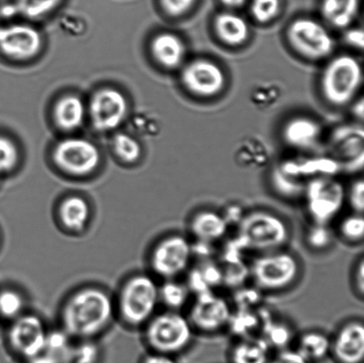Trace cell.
<instances>
[{"label":"cell","mask_w":364,"mask_h":363,"mask_svg":"<svg viewBox=\"0 0 364 363\" xmlns=\"http://www.w3.org/2000/svg\"><path fill=\"white\" fill-rule=\"evenodd\" d=\"M115 311L108 291L95 286L80 288L64 302L62 329L74 340H92L108 328Z\"/></svg>","instance_id":"cell-1"},{"label":"cell","mask_w":364,"mask_h":363,"mask_svg":"<svg viewBox=\"0 0 364 363\" xmlns=\"http://www.w3.org/2000/svg\"><path fill=\"white\" fill-rule=\"evenodd\" d=\"M290 238L288 223L277 213L267 210H253L238 222L237 239L245 250L259 254L281 250Z\"/></svg>","instance_id":"cell-2"},{"label":"cell","mask_w":364,"mask_h":363,"mask_svg":"<svg viewBox=\"0 0 364 363\" xmlns=\"http://www.w3.org/2000/svg\"><path fill=\"white\" fill-rule=\"evenodd\" d=\"M159 286L152 276L135 273L121 287L116 308L127 325H145L159 304Z\"/></svg>","instance_id":"cell-3"},{"label":"cell","mask_w":364,"mask_h":363,"mask_svg":"<svg viewBox=\"0 0 364 363\" xmlns=\"http://www.w3.org/2000/svg\"><path fill=\"white\" fill-rule=\"evenodd\" d=\"M249 271L258 290L279 293L298 282L301 264L294 254L281 249L259 254L250 266Z\"/></svg>","instance_id":"cell-4"},{"label":"cell","mask_w":364,"mask_h":363,"mask_svg":"<svg viewBox=\"0 0 364 363\" xmlns=\"http://www.w3.org/2000/svg\"><path fill=\"white\" fill-rule=\"evenodd\" d=\"M145 325L146 342L156 353H179L191 343L194 329L188 318L179 311L160 313Z\"/></svg>","instance_id":"cell-5"},{"label":"cell","mask_w":364,"mask_h":363,"mask_svg":"<svg viewBox=\"0 0 364 363\" xmlns=\"http://www.w3.org/2000/svg\"><path fill=\"white\" fill-rule=\"evenodd\" d=\"M363 67L351 55L337 56L323 70L321 87L331 105L341 107L350 102L361 87Z\"/></svg>","instance_id":"cell-6"},{"label":"cell","mask_w":364,"mask_h":363,"mask_svg":"<svg viewBox=\"0 0 364 363\" xmlns=\"http://www.w3.org/2000/svg\"><path fill=\"white\" fill-rule=\"evenodd\" d=\"M302 197L312 223L330 224L343 209L346 190L334 176L315 177L306 181Z\"/></svg>","instance_id":"cell-7"},{"label":"cell","mask_w":364,"mask_h":363,"mask_svg":"<svg viewBox=\"0 0 364 363\" xmlns=\"http://www.w3.org/2000/svg\"><path fill=\"white\" fill-rule=\"evenodd\" d=\"M192 257V244L187 237L172 234L152 249L149 263L156 276L165 280L176 279L188 269Z\"/></svg>","instance_id":"cell-8"},{"label":"cell","mask_w":364,"mask_h":363,"mask_svg":"<svg viewBox=\"0 0 364 363\" xmlns=\"http://www.w3.org/2000/svg\"><path fill=\"white\" fill-rule=\"evenodd\" d=\"M287 39L296 52L309 60L326 58L334 49L333 38L327 28L309 18L292 21L287 30Z\"/></svg>","instance_id":"cell-9"},{"label":"cell","mask_w":364,"mask_h":363,"mask_svg":"<svg viewBox=\"0 0 364 363\" xmlns=\"http://www.w3.org/2000/svg\"><path fill=\"white\" fill-rule=\"evenodd\" d=\"M53 159L63 172L82 177L94 173L98 168L101 153L90 141L82 138H68L55 146Z\"/></svg>","instance_id":"cell-10"},{"label":"cell","mask_w":364,"mask_h":363,"mask_svg":"<svg viewBox=\"0 0 364 363\" xmlns=\"http://www.w3.org/2000/svg\"><path fill=\"white\" fill-rule=\"evenodd\" d=\"M48 330L38 315L23 313L11 323L7 332V342L10 350L25 362L41 350Z\"/></svg>","instance_id":"cell-11"},{"label":"cell","mask_w":364,"mask_h":363,"mask_svg":"<svg viewBox=\"0 0 364 363\" xmlns=\"http://www.w3.org/2000/svg\"><path fill=\"white\" fill-rule=\"evenodd\" d=\"M231 315L228 302L212 291H208L196 295L188 319L194 330L212 334L227 327Z\"/></svg>","instance_id":"cell-12"},{"label":"cell","mask_w":364,"mask_h":363,"mask_svg":"<svg viewBox=\"0 0 364 363\" xmlns=\"http://www.w3.org/2000/svg\"><path fill=\"white\" fill-rule=\"evenodd\" d=\"M364 131L363 126L345 124L331 133L329 148L333 158L341 163L342 169L358 172L363 166Z\"/></svg>","instance_id":"cell-13"},{"label":"cell","mask_w":364,"mask_h":363,"mask_svg":"<svg viewBox=\"0 0 364 363\" xmlns=\"http://www.w3.org/2000/svg\"><path fill=\"white\" fill-rule=\"evenodd\" d=\"M92 126L101 131H112L124 122L128 113V102L122 92L105 88L95 92L89 105Z\"/></svg>","instance_id":"cell-14"},{"label":"cell","mask_w":364,"mask_h":363,"mask_svg":"<svg viewBox=\"0 0 364 363\" xmlns=\"http://www.w3.org/2000/svg\"><path fill=\"white\" fill-rule=\"evenodd\" d=\"M41 32L31 25L10 24L0 27V52L9 58L28 60L41 52Z\"/></svg>","instance_id":"cell-15"},{"label":"cell","mask_w":364,"mask_h":363,"mask_svg":"<svg viewBox=\"0 0 364 363\" xmlns=\"http://www.w3.org/2000/svg\"><path fill=\"white\" fill-rule=\"evenodd\" d=\"M181 81L192 94L212 97L223 90L226 80L223 70L216 63L200 59L193 60L184 67Z\"/></svg>","instance_id":"cell-16"},{"label":"cell","mask_w":364,"mask_h":363,"mask_svg":"<svg viewBox=\"0 0 364 363\" xmlns=\"http://www.w3.org/2000/svg\"><path fill=\"white\" fill-rule=\"evenodd\" d=\"M341 363H361L364 358V325L361 320H351L338 330L331 345Z\"/></svg>","instance_id":"cell-17"},{"label":"cell","mask_w":364,"mask_h":363,"mask_svg":"<svg viewBox=\"0 0 364 363\" xmlns=\"http://www.w3.org/2000/svg\"><path fill=\"white\" fill-rule=\"evenodd\" d=\"M188 229L196 241L212 244L226 236L228 222L219 212L213 210H200L189 220Z\"/></svg>","instance_id":"cell-18"},{"label":"cell","mask_w":364,"mask_h":363,"mask_svg":"<svg viewBox=\"0 0 364 363\" xmlns=\"http://www.w3.org/2000/svg\"><path fill=\"white\" fill-rule=\"evenodd\" d=\"M283 138L292 148H313L316 147L322 138V127L316 121L309 117H294L285 124Z\"/></svg>","instance_id":"cell-19"},{"label":"cell","mask_w":364,"mask_h":363,"mask_svg":"<svg viewBox=\"0 0 364 363\" xmlns=\"http://www.w3.org/2000/svg\"><path fill=\"white\" fill-rule=\"evenodd\" d=\"M91 212V206L87 199L73 195L60 202L57 215L64 229L70 232L80 233L90 222Z\"/></svg>","instance_id":"cell-20"},{"label":"cell","mask_w":364,"mask_h":363,"mask_svg":"<svg viewBox=\"0 0 364 363\" xmlns=\"http://www.w3.org/2000/svg\"><path fill=\"white\" fill-rule=\"evenodd\" d=\"M153 56L160 65L166 69H176L183 63L186 48L183 41L173 33H161L151 43Z\"/></svg>","instance_id":"cell-21"},{"label":"cell","mask_w":364,"mask_h":363,"mask_svg":"<svg viewBox=\"0 0 364 363\" xmlns=\"http://www.w3.org/2000/svg\"><path fill=\"white\" fill-rule=\"evenodd\" d=\"M74 340L60 328L48 330L44 346L33 358L23 363H64Z\"/></svg>","instance_id":"cell-22"},{"label":"cell","mask_w":364,"mask_h":363,"mask_svg":"<svg viewBox=\"0 0 364 363\" xmlns=\"http://www.w3.org/2000/svg\"><path fill=\"white\" fill-rule=\"evenodd\" d=\"M87 109L76 95H67L57 102L53 117L57 126L64 131H73L84 123Z\"/></svg>","instance_id":"cell-23"},{"label":"cell","mask_w":364,"mask_h":363,"mask_svg":"<svg viewBox=\"0 0 364 363\" xmlns=\"http://www.w3.org/2000/svg\"><path fill=\"white\" fill-rule=\"evenodd\" d=\"M214 28L221 41L228 45L244 44L250 34L248 23L244 18L232 13H223L214 21Z\"/></svg>","instance_id":"cell-24"},{"label":"cell","mask_w":364,"mask_h":363,"mask_svg":"<svg viewBox=\"0 0 364 363\" xmlns=\"http://www.w3.org/2000/svg\"><path fill=\"white\" fill-rule=\"evenodd\" d=\"M358 7L359 0H323L322 14L331 26L346 28L355 20Z\"/></svg>","instance_id":"cell-25"},{"label":"cell","mask_w":364,"mask_h":363,"mask_svg":"<svg viewBox=\"0 0 364 363\" xmlns=\"http://www.w3.org/2000/svg\"><path fill=\"white\" fill-rule=\"evenodd\" d=\"M269 350L262 337H245L235 345L231 360L233 363H267Z\"/></svg>","instance_id":"cell-26"},{"label":"cell","mask_w":364,"mask_h":363,"mask_svg":"<svg viewBox=\"0 0 364 363\" xmlns=\"http://www.w3.org/2000/svg\"><path fill=\"white\" fill-rule=\"evenodd\" d=\"M270 183L273 190L285 200H295L304 193L305 180L285 172L279 166L271 173Z\"/></svg>","instance_id":"cell-27"},{"label":"cell","mask_w":364,"mask_h":363,"mask_svg":"<svg viewBox=\"0 0 364 363\" xmlns=\"http://www.w3.org/2000/svg\"><path fill=\"white\" fill-rule=\"evenodd\" d=\"M329 337L321 332H306L299 337L297 351L306 361H319L331 350Z\"/></svg>","instance_id":"cell-28"},{"label":"cell","mask_w":364,"mask_h":363,"mask_svg":"<svg viewBox=\"0 0 364 363\" xmlns=\"http://www.w3.org/2000/svg\"><path fill=\"white\" fill-rule=\"evenodd\" d=\"M191 295L187 284L178 282L176 279L166 280L159 286V300L168 310L179 311L184 307Z\"/></svg>","instance_id":"cell-29"},{"label":"cell","mask_w":364,"mask_h":363,"mask_svg":"<svg viewBox=\"0 0 364 363\" xmlns=\"http://www.w3.org/2000/svg\"><path fill=\"white\" fill-rule=\"evenodd\" d=\"M334 234L329 224L312 223L306 229L305 243L310 250L316 252L327 251L333 244Z\"/></svg>","instance_id":"cell-30"},{"label":"cell","mask_w":364,"mask_h":363,"mask_svg":"<svg viewBox=\"0 0 364 363\" xmlns=\"http://www.w3.org/2000/svg\"><path fill=\"white\" fill-rule=\"evenodd\" d=\"M338 234L346 243L358 244L364 238V219L362 213L353 212L338 223Z\"/></svg>","instance_id":"cell-31"},{"label":"cell","mask_w":364,"mask_h":363,"mask_svg":"<svg viewBox=\"0 0 364 363\" xmlns=\"http://www.w3.org/2000/svg\"><path fill=\"white\" fill-rule=\"evenodd\" d=\"M25 300L23 294L14 289H4L0 291V316L6 320L19 318L23 314Z\"/></svg>","instance_id":"cell-32"},{"label":"cell","mask_w":364,"mask_h":363,"mask_svg":"<svg viewBox=\"0 0 364 363\" xmlns=\"http://www.w3.org/2000/svg\"><path fill=\"white\" fill-rule=\"evenodd\" d=\"M101 350L92 340L74 342L64 363H100Z\"/></svg>","instance_id":"cell-33"},{"label":"cell","mask_w":364,"mask_h":363,"mask_svg":"<svg viewBox=\"0 0 364 363\" xmlns=\"http://www.w3.org/2000/svg\"><path fill=\"white\" fill-rule=\"evenodd\" d=\"M60 2V0H16L12 7L14 12L30 19H37L52 12Z\"/></svg>","instance_id":"cell-34"},{"label":"cell","mask_w":364,"mask_h":363,"mask_svg":"<svg viewBox=\"0 0 364 363\" xmlns=\"http://www.w3.org/2000/svg\"><path fill=\"white\" fill-rule=\"evenodd\" d=\"M113 149L116 155L127 163H134L140 159L141 147L140 143L129 134L120 133L114 137Z\"/></svg>","instance_id":"cell-35"},{"label":"cell","mask_w":364,"mask_h":363,"mask_svg":"<svg viewBox=\"0 0 364 363\" xmlns=\"http://www.w3.org/2000/svg\"><path fill=\"white\" fill-rule=\"evenodd\" d=\"M264 337L269 347L282 350L287 346L291 339V330L285 323L277 321H267L263 328Z\"/></svg>","instance_id":"cell-36"},{"label":"cell","mask_w":364,"mask_h":363,"mask_svg":"<svg viewBox=\"0 0 364 363\" xmlns=\"http://www.w3.org/2000/svg\"><path fill=\"white\" fill-rule=\"evenodd\" d=\"M19 161V151L12 140L0 136V175L11 172Z\"/></svg>","instance_id":"cell-37"},{"label":"cell","mask_w":364,"mask_h":363,"mask_svg":"<svg viewBox=\"0 0 364 363\" xmlns=\"http://www.w3.org/2000/svg\"><path fill=\"white\" fill-rule=\"evenodd\" d=\"M280 10V0H252V16L259 23H267L277 17Z\"/></svg>","instance_id":"cell-38"},{"label":"cell","mask_w":364,"mask_h":363,"mask_svg":"<svg viewBox=\"0 0 364 363\" xmlns=\"http://www.w3.org/2000/svg\"><path fill=\"white\" fill-rule=\"evenodd\" d=\"M346 201H348L353 212L362 213L364 209V183L362 179L353 183L348 191H346Z\"/></svg>","instance_id":"cell-39"},{"label":"cell","mask_w":364,"mask_h":363,"mask_svg":"<svg viewBox=\"0 0 364 363\" xmlns=\"http://www.w3.org/2000/svg\"><path fill=\"white\" fill-rule=\"evenodd\" d=\"M203 282L209 289L223 283V269L213 263L207 262L198 269Z\"/></svg>","instance_id":"cell-40"},{"label":"cell","mask_w":364,"mask_h":363,"mask_svg":"<svg viewBox=\"0 0 364 363\" xmlns=\"http://www.w3.org/2000/svg\"><path fill=\"white\" fill-rule=\"evenodd\" d=\"M195 2L196 0H161V5L169 16H181L187 13Z\"/></svg>","instance_id":"cell-41"},{"label":"cell","mask_w":364,"mask_h":363,"mask_svg":"<svg viewBox=\"0 0 364 363\" xmlns=\"http://www.w3.org/2000/svg\"><path fill=\"white\" fill-rule=\"evenodd\" d=\"M353 286L355 293L360 298L364 296V259L361 257L358 259L353 273Z\"/></svg>","instance_id":"cell-42"},{"label":"cell","mask_w":364,"mask_h":363,"mask_svg":"<svg viewBox=\"0 0 364 363\" xmlns=\"http://www.w3.org/2000/svg\"><path fill=\"white\" fill-rule=\"evenodd\" d=\"M345 41L348 45L358 50H363L364 36L362 28H351L346 32Z\"/></svg>","instance_id":"cell-43"},{"label":"cell","mask_w":364,"mask_h":363,"mask_svg":"<svg viewBox=\"0 0 364 363\" xmlns=\"http://www.w3.org/2000/svg\"><path fill=\"white\" fill-rule=\"evenodd\" d=\"M271 363H309L297 351L284 350Z\"/></svg>","instance_id":"cell-44"},{"label":"cell","mask_w":364,"mask_h":363,"mask_svg":"<svg viewBox=\"0 0 364 363\" xmlns=\"http://www.w3.org/2000/svg\"><path fill=\"white\" fill-rule=\"evenodd\" d=\"M141 363H176V361L173 360L171 355L156 353V352H153L152 354H149L146 355V357L142 359Z\"/></svg>","instance_id":"cell-45"},{"label":"cell","mask_w":364,"mask_h":363,"mask_svg":"<svg viewBox=\"0 0 364 363\" xmlns=\"http://www.w3.org/2000/svg\"><path fill=\"white\" fill-rule=\"evenodd\" d=\"M224 6L230 7V9H237L246 2V0H220Z\"/></svg>","instance_id":"cell-46"},{"label":"cell","mask_w":364,"mask_h":363,"mask_svg":"<svg viewBox=\"0 0 364 363\" xmlns=\"http://www.w3.org/2000/svg\"><path fill=\"white\" fill-rule=\"evenodd\" d=\"M363 99H361L360 101L356 103V104L354 107V114L356 117H358V119H363Z\"/></svg>","instance_id":"cell-47"}]
</instances>
